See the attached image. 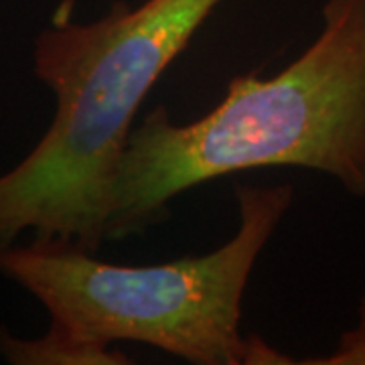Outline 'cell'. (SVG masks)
Listing matches in <instances>:
<instances>
[{"instance_id":"3957f363","label":"cell","mask_w":365,"mask_h":365,"mask_svg":"<svg viewBox=\"0 0 365 365\" xmlns=\"http://www.w3.org/2000/svg\"><path fill=\"white\" fill-rule=\"evenodd\" d=\"M240 225L217 250L122 266L69 246H0V274L31 292L51 327L86 343L153 345L193 365H266L274 349L242 335L252 270L294 201L290 185L235 187Z\"/></svg>"},{"instance_id":"6da1fadb","label":"cell","mask_w":365,"mask_h":365,"mask_svg":"<svg viewBox=\"0 0 365 365\" xmlns=\"http://www.w3.org/2000/svg\"><path fill=\"white\" fill-rule=\"evenodd\" d=\"M321 16L319 37L280 73L237 76L195 122L157 106L132 128L106 240L143 232L177 195L242 170H319L365 197V0H325Z\"/></svg>"},{"instance_id":"5b68a950","label":"cell","mask_w":365,"mask_h":365,"mask_svg":"<svg viewBox=\"0 0 365 365\" xmlns=\"http://www.w3.org/2000/svg\"><path fill=\"white\" fill-rule=\"evenodd\" d=\"M304 365H365V294L357 307V321L337 341L335 349L323 357L302 359Z\"/></svg>"},{"instance_id":"277c9868","label":"cell","mask_w":365,"mask_h":365,"mask_svg":"<svg viewBox=\"0 0 365 365\" xmlns=\"http://www.w3.org/2000/svg\"><path fill=\"white\" fill-rule=\"evenodd\" d=\"M0 355L13 365H126L128 355L112 345L79 341L49 325L37 339H19L0 327Z\"/></svg>"},{"instance_id":"7a4b0ae2","label":"cell","mask_w":365,"mask_h":365,"mask_svg":"<svg viewBox=\"0 0 365 365\" xmlns=\"http://www.w3.org/2000/svg\"><path fill=\"white\" fill-rule=\"evenodd\" d=\"M222 2H114L91 23L53 16L35 39L33 71L55 96V116L0 175V246L33 234V242L100 250L134 116Z\"/></svg>"}]
</instances>
